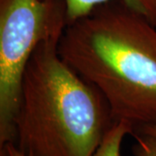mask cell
<instances>
[{
  "label": "cell",
  "instance_id": "cell-6",
  "mask_svg": "<svg viewBox=\"0 0 156 156\" xmlns=\"http://www.w3.org/2000/svg\"><path fill=\"white\" fill-rule=\"evenodd\" d=\"M136 144L133 147L134 156H156V138L151 135L134 133Z\"/></svg>",
  "mask_w": 156,
  "mask_h": 156
},
{
  "label": "cell",
  "instance_id": "cell-3",
  "mask_svg": "<svg viewBox=\"0 0 156 156\" xmlns=\"http://www.w3.org/2000/svg\"><path fill=\"white\" fill-rule=\"evenodd\" d=\"M68 25L62 0H0V147L16 138L23 73L42 42Z\"/></svg>",
  "mask_w": 156,
  "mask_h": 156
},
{
  "label": "cell",
  "instance_id": "cell-5",
  "mask_svg": "<svg viewBox=\"0 0 156 156\" xmlns=\"http://www.w3.org/2000/svg\"><path fill=\"white\" fill-rule=\"evenodd\" d=\"M128 134H134L131 124L124 121L114 122L92 156H121L122 140Z\"/></svg>",
  "mask_w": 156,
  "mask_h": 156
},
{
  "label": "cell",
  "instance_id": "cell-4",
  "mask_svg": "<svg viewBox=\"0 0 156 156\" xmlns=\"http://www.w3.org/2000/svg\"><path fill=\"white\" fill-rule=\"evenodd\" d=\"M66 9L68 24L87 16L95 7L112 0H62ZM134 10L147 17L154 24V0H122Z\"/></svg>",
  "mask_w": 156,
  "mask_h": 156
},
{
  "label": "cell",
  "instance_id": "cell-1",
  "mask_svg": "<svg viewBox=\"0 0 156 156\" xmlns=\"http://www.w3.org/2000/svg\"><path fill=\"white\" fill-rule=\"evenodd\" d=\"M58 53L99 90L114 122L134 133L156 124V28L122 0L95 7L68 24Z\"/></svg>",
  "mask_w": 156,
  "mask_h": 156
},
{
  "label": "cell",
  "instance_id": "cell-8",
  "mask_svg": "<svg viewBox=\"0 0 156 156\" xmlns=\"http://www.w3.org/2000/svg\"><path fill=\"white\" fill-rule=\"evenodd\" d=\"M134 133L147 134V135H151V136H154V137L156 138V124H154V125H147V126L141 127L139 129H137Z\"/></svg>",
  "mask_w": 156,
  "mask_h": 156
},
{
  "label": "cell",
  "instance_id": "cell-7",
  "mask_svg": "<svg viewBox=\"0 0 156 156\" xmlns=\"http://www.w3.org/2000/svg\"><path fill=\"white\" fill-rule=\"evenodd\" d=\"M2 147L5 148L7 156H24L20 151L17 149V147L12 142L6 143L3 147H1L0 148H2Z\"/></svg>",
  "mask_w": 156,
  "mask_h": 156
},
{
  "label": "cell",
  "instance_id": "cell-10",
  "mask_svg": "<svg viewBox=\"0 0 156 156\" xmlns=\"http://www.w3.org/2000/svg\"><path fill=\"white\" fill-rule=\"evenodd\" d=\"M0 156H7L6 154V152L5 150V148H0Z\"/></svg>",
  "mask_w": 156,
  "mask_h": 156
},
{
  "label": "cell",
  "instance_id": "cell-9",
  "mask_svg": "<svg viewBox=\"0 0 156 156\" xmlns=\"http://www.w3.org/2000/svg\"><path fill=\"white\" fill-rule=\"evenodd\" d=\"M154 25L156 28V0H154Z\"/></svg>",
  "mask_w": 156,
  "mask_h": 156
},
{
  "label": "cell",
  "instance_id": "cell-2",
  "mask_svg": "<svg viewBox=\"0 0 156 156\" xmlns=\"http://www.w3.org/2000/svg\"><path fill=\"white\" fill-rule=\"evenodd\" d=\"M42 42L23 73L13 142L24 156H92L113 125L99 90Z\"/></svg>",
  "mask_w": 156,
  "mask_h": 156
}]
</instances>
